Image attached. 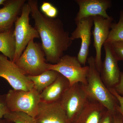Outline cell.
Listing matches in <instances>:
<instances>
[{
  "label": "cell",
  "mask_w": 123,
  "mask_h": 123,
  "mask_svg": "<svg viewBox=\"0 0 123 123\" xmlns=\"http://www.w3.org/2000/svg\"><path fill=\"white\" fill-rule=\"evenodd\" d=\"M107 109L101 104L89 100L72 123H100Z\"/></svg>",
  "instance_id": "2e32d148"
},
{
  "label": "cell",
  "mask_w": 123,
  "mask_h": 123,
  "mask_svg": "<svg viewBox=\"0 0 123 123\" xmlns=\"http://www.w3.org/2000/svg\"><path fill=\"white\" fill-rule=\"evenodd\" d=\"M4 118L14 123H37L34 118L22 112H10Z\"/></svg>",
  "instance_id": "ffe728a7"
},
{
  "label": "cell",
  "mask_w": 123,
  "mask_h": 123,
  "mask_svg": "<svg viewBox=\"0 0 123 123\" xmlns=\"http://www.w3.org/2000/svg\"><path fill=\"white\" fill-rule=\"evenodd\" d=\"M14 29L0 33V52L12 62L14 59L15 50Z\"/></svg>",
  "instance_id": "ac0fdd59"
},
{
  "label": "cell",
  "mask_w": 123,
  "mask_h": 123,
  "mask_svg": "<svg viewBox=\"0 0 123 123\" xmlns=\"http://www.w3.org/2000/svg\"><path fill=\"white\" fill-rule=\"evenodd\" d=\"M4 97L10 112H22L35 117L41 100L40 93L34 88L29 91L10 90Z\"/></svg>",
  "instance_id": "3957f363"
},
{
  "label": "cell",
  "mask_w": 123,
  "mask_h": 123,
  "mask_svg": "<svg viewBox=\"0 0 123 123\" xmlns=\"http://www.w3.org/2000/svg\"><path fill=\"white\" fill-rule=\"evenodd\" d=\"M89 72L87 76V84H81L83 90L90 100L98 102L107 110L114 114L117 112L119 103L116 98L112 95L102 80L100 73L97 70L95 58L88 57Z\"/></svg>",
  "instance_id": "7a4b0ae2"
},
{
  "label": "cell",
  "mask_w": 123,
  "mask_h": 123,
  "mask_svg": "<svg viewBox=\"0 0 123 123\" xmlns=\"http://www.w3.org/2000/svg\"><path fill=\"white\" fill-rule=\"evenodd\" d=\"M59 74L55 70H47L37 76H28L34 84V88L40 93L55 80Z\"/></svg>",
  "instance_id": "e0dca14e"
},
{
  "label": "cell",
  "mask_w": 123,
  "mask_h": 123,
  "mask_svg": "<svg viewBox=\"0 0 123 123\" xmlns=\"http://www.w3.org/2000/svg\"><path fill=\"white\" fill-rule=\"evenodd\" d=\"M0 123H14L11 121H9L6 119H0Z\"/></svg>",
  "instance_id": "f1b7e54d"
},
{
  "label": "cell",
  "mask_w": 123,
  "mask_h": 123,
  "mask_svg": "<svg viewBox=\"0 0 123 123\" xmlns=\"http://www.w3.org/2000/svg\"><path fill=\"white\" fill-rule=\"evenodd\" d=\"M94 29L92 34L94 39L93 46L96 55L95 57V65L98 71L100 73L102 67V48L109 36L113 18H105L100 16L92 17Z\"/></svg>",
  "instance_id": "9c48e42d"
},
{
  "label": "cell",
  "mask_w": 123,
  "mask_h": 123,
  "mask_svg": "<svg viewBox=\"0 0 123 123\" xmlns=\"http://www.w3.org/2000/svg\"><path fill=\"white\" fill-rule=\"evenodd\" d=\"M34 118L37 123H72L60 102L47 103L41 101Z\"/></svg>",
  "instance_id": "7c38bea8"
},
{
  "label": "cell",
  "mask_w": 123,
  "mask_h": 123,
  "mask_svg": "<svg viewBox=\"0 0 123 123\" xmlns=\"http://www.w3.org/2000/svg\"><path fill=\"white\" fill-rule=\"evenodd\" d=\"M100 123H115L114 114L107 110L101 119Z\"/></svg>",
  "instance_id": "cb8c5ba5"
},
{
  "label": "cell",
  "mask_w": 123,
  "mask_h": 123,
  "mask_svg": "<svg viewBox=\"0 0 123 123\" xmlns=\"http://www.w3.org/2000/svg\"><path fill=\"white\" fill-rule=\"evenodd\" d=\"M89 66H82L77 57L69 55L63 56L56 64H48L47 70L56 71L68 80L70 86L77 83L87 84Z\"/></svg>",
  "instance_id": "8992f818"
},
{
  "label": "cell",
  "mask_w": 123,
  "mask_h": 123,
  "mask_svg": "<svg viewBox=\"0 0 123 123\" xmlns=\"http://www.w3.org/2000/svg\"><path fill=\"white\" fill-rule=\"evenodd\" d=\"M115 123H123V117L118 111L114 114Z\"/></svg>",
  "instance_id": "83f0119b"
},
{
  "label": "cell",
  "mask_w": 123,
  "mask_h": 123,
  "mask_svg": "<svg viewBox=\"0 0 123 123\" xmlns=\"http://www.w3.org/2000/svg\"><path fill=\"white\" fill-rule=\"evenodd\" d=\"M58 13V10L53 6L44 15L50 18H55L57 17Z\"/></svg>",
  "instance_id": "484cf974"
},
{
  "label": "cell",
  "mask_w": 123,
  "mask_h": 123,
  "mask_svg": "<svg viewBox=\"0 0 123 123\" xmlns=\"http://www.w3.org/2000/svg\"><path fill=\"white\" fill-rule=\"evenodd\" d=\"M0 77L6 80L15 90L29 91L34 88V84L28 75L2 54H0Z\"/></svg>",
  "instance_id": "52a82bcc"
},
{
  "label": "cell",
  "mask_w": 123,
  "mask_h": 123,
  "mask_svg": "<svg viewBox=\"0 0 123 123\" xmlns=\"http://www.w3.org/2000/svg\"><path fill=\"white\" fill-rule=\"evenodd\" d=\"M109 91L116 98L118 101L119 105L117 108V111L123 117V97L117 93L113 88L108 89Z\"/></svg>",
  "instance_id": "7402d4cb"
},
{
  "label": "cell",
  "mask_w": 123,
  "mask_h": 123,
  "mask_svg": "<svg viewBox=\"0 0 123 123\" xmlns=\"http://www.w3.org/2000/svg\"><path fill=\"white\" fill-rule=\"evenodd\" d=\"M75 2L79 7L75 18V23L89 17L100 16L105 18L111 17L107 12L112 5L110 0H76Z\"/></svg>",
  "instance_id": "4fadbf2b"
},
{
  "label": "cell",
  "mask_w": 123,
  "mask_h": 123,
  "mask_svg": "<svg viewBox=\"0 0 123 123\" xmlns=\"http://www.w3.org/2000/svg\"><path fill=\"white\" fill-rule=\"evenodd\" d=\"M105 52L104 60L102 62L100 74L102 80L108 89L114 88L119 82L121 72L117 59L110 43L103 45Z\"/></svg>",
  "instance_id": "30bf717a"
},
{
  "label": "cell",
  "mask_w": 123,
  "mask_h": 123,
  "mask_svg": "<svg viewBox=\"0 0 123 123\" xmlns=\"http://www.w3.org/2000/svg\"><path fill=\"white\" fill-rule=\"evenodd\" d=\"M10 112L6 104L4 95L0 94V119H2L5 115Z\"/></svg>",
  "instance_id": "603a6c76"
},
{
  "label": "cell",
  "mask_w": 123,
  "mask_h": 123,
  "mask_svg": "<svg viewBox=\"0 0 123 123\" xmlns=\"http://www.w3.org/2000/svg\"><path fill=\"white\" fill-rule=\"evenodd\" d=\"M16 64L28 76H37L47 69L48 64L42 45L31 40Z\"/></svg>",
  "instance_id": "5b68a950"
},
{
  "label": "cell",
  "mask_w": 123,
  "mask_h": 123,
  "mask_svg": "<svg viewBox=\"0 0 123 123\" xmlns=\"http://www.w3.org/2000/svg\"><path fill=\"white\" fill-rule=\"evenodd\" d=\"M27 3L34 21V27L42 40L46 61L52 64L57 63L72 43L69 32L65 30L59 18H50L43 14L39 9L37 1L29 0Z\"/></svg>",
  "instance_id": "6da1fadb"
},
{
  "label": "cell",
  "mask_w": 123,
  "mask_h": 123,
  "mask_svg": "<svg viewBox=\"0 0 123 123\" xmlns=\"http://www.w3.org/2000/svg\"><path fill=\"white\" fill-rule=\"evenodd\" d=\"M25 0H7L0 9V33L13 29L18 13L25 4Z\"/></svg>",
  "instance_id": "5bb4252c"
},
{
  "label": "cell",
  "mask_w": 123,
  "mask_h": 123,
  "mask_svg": "<svg viewBox=\"0 0 123 123\" xmlns=\"http://www.w3.org/2000/svg\"><path fill=\"white\" fill-rule=\"evenodd\" d=\"M89 99L81 84L70 86L60 101L62 107L71 123L78 116Z\"/></svg>",
  "instance_id": "ba28073f"
},
{
  "label": "cell",
  "mask_w": 123,
  "mask_h": 123,
  "mask_svg": "<svg viewBox=\"0 0 123 123\" xmlns=\"http://www.w3.org/2000/svg\"><path fill=\"white\" fill-rule=\"evenodd\" d=\"M75 23L76 28L72 33L70 37L72 41L79 38L81 40L80 48L77 57L81 64L85 66L91 43V29L93 24V18H85Z\"/></svg>",
  "instance_id": "8fae6325"
},
{
  "label": "cell",
  "mask_w": 123,
  "mask_h": 123,
  "mask_svg": "<svg viewBox=\"0 0 123 123\" xmlns=\"http://www.w3.org/2000/svg\"><path fill=\"white\" fill-rule=\"evenodd\" d=\"M118 42H123V10L120 12L118 22L117 23L112 22L108 38L105 43H111Z\"/></svg>",
  "instance_id": "d6986e66"
},
{
  "label": "cell",
  "mask_w": 123,
  "mask_h": 123,
  "mask_svg": "<svg viewBox=\"0 0 123 123\" xmlns=\"http://www.w3.org/2000/svg\"><path fill=\"white\" fill-rule=\"evenodd\" d=\"M52 6V5L50 2H44L42 4L40 9L42 12L45 14Z\"/></svg>",
  "instance_id": "4316f807"
},
{
  "label": "cell",
  "mask_w": 123,
  "mask_h": 123,
  "mask_svg": "<svg viewBox=\"0 0 123 123\" xmlns=\"http://www.w3.org/2000/svg\"><path fill=\"white\" fill-rule=\"evenodd\" d=\"M69 86L68 80L60 74L54 82L40 93L41 101L47 103L60 102Z\"/></svg>",
  "instance_id": "9a60e30c"
},
{
  "label": "cell",
  "mask_w": 123,
  "mask_h": 123,
  "mask_svg": "<svg viewBox=\"0 0 123 123\" xmlns=\"http://www.w3.org/2000/svg\"><path fill=\"white\" fill-rule=\"evenodd\" d=\"M110 43L118 61H123V42H115Z\"/></svg>",
  "instance_id": "44dd1931"
},
{
  "label": "cell",
  "mask_w": 123,
  "mask_h": 123,
  "mask_svg": "<svg viewBox=\"0 0 123 123\" xmlns=\"http://www.w3.org/2000/svg\"><path fill=\"white\" fill-rule=\"evenodd\" d=\"M30 7L25 4L22 9L21 14L14 23V35L15 42V55L13 62L16 63L29 42L35 38H40L37 31L30 24Z\"/></svg>",
  "instance_id": "277c9868"
},
{
  "label": "cell",
  "mask_w": 123,
  "mask_h": 123,
  "mask_svg": "<svg viewBox=\"0 0 123 123\" xmlns=\"http://www.w3.org/2000/svg\"><path fill=\"white\" fill-rule=\"evenodd\" d=\"M113 89L117 93L123 95V72H121L119 82Z\"/></svg>",
  "instance_id": "d4e9b609"
},
{
  "label": "cell",
  "mask_w": 123,
  "mask_h": 123,
  "mask_svg": "<svg viewBox=\"0 0 123 123\" xmlns=\"http://www.w3.org/2000/svg\"><path fill=\"white\" fill-rule=\"evenodd\" d=\"M6 0H0V5H4Z\"/></svg>",
  "instance_id": "f546056e"
}]
</instances>
